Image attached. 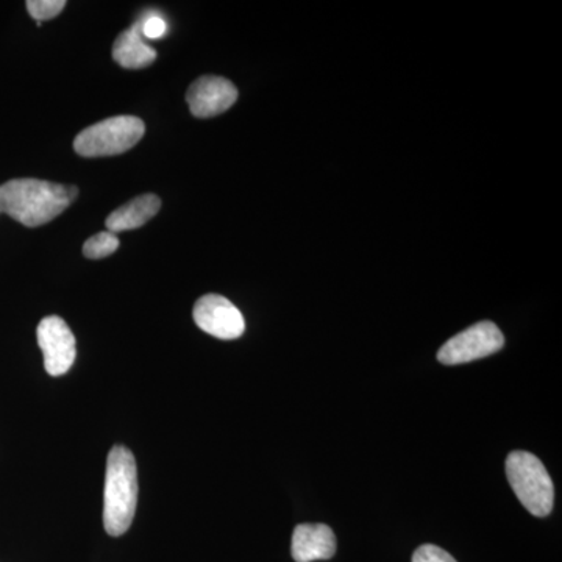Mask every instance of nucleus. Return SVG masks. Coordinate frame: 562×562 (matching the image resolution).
Masks as SVG:
<instances>
[{
	"instance_id": "nucleus-1",
	"label": "nucleus",
	"mask_w": 562,
	"mask_h": 562,
	"mask_svg": "<svg viewBox=\"0 0 562 562\" xmlns=\"http://www.w3.org/2000/svg\"><path fill=\"white\" fill-rule=\"evenodd\" d=\"M70 201L65 184L36 179L0 184V214H9L25 227H40L60 216Z\"/></svg>"
},
{
	"instance_id": "nucleus-2",
	"label": "nucleus",
	"mask_w": 562,
	"mask_h": 562,
	"mask_svg": "<svg viewBox=\"0 0 562 562\" xmlns=\"http://www.w3.org/2000/svg\"><path fill=\"white\" fill-rule=\"evenodd\" d=\"M138 491V471L132 450L114 446L106 460L103 491V527L113 538H120L132 527Z\"/></svg>"
},
{
	"instance_id": "nucleus-3",
	"label": "nucleus",
	"mask_w": 562,
	"mask_h": 562,
	"mask_svg": "<svg viewBox=\"0 0 562 562\" xmlns=\"http://www.w3.org/2000/svg\"><path fill=\"white\" fill-rule=\"evenodd\" d=\"M506 476L514 494L536 517L552 513L554 487L539 458L528 452H513L506 458Z\"/></svg>"
},
{
	"instance_id": "nucleus-4",
	"label": "nucleus",
	"mask_w": 562,
	"mask_h": 562,
	"mask_svg": "<svg viewBox=\"0 0 562 562\" xmlns=\"http://www.w3.org/2000/svg\"><path fill=\"white\" fill-rule=\"evenodd\" d=\"M144 132L146 125L139 117H110L80 132L74 140V149L85 158L113 157L135 147Z\"/></svg>"
},
{
	"instance_id": "nucleus-5",
	"label": "nucleus",
	"mask_w": 562,
	"mask_h": 562,
	"mask_svg": "<svg viewBox=\"0 0 562 562\" xmlns=\"http://www.w3.org/2000/svg\"><path fill=\"white\" fill-rule=\"evenodd\" d=\"M503 344L505 338L494 322H479L443 344L438 351V360L446 366L464 364L497 353Z\"/></svg>"
},
{
	"instance_id": "nucleus-6",
	"label": "nucleus",
	"mask_w": 562,
	"mask_h": 562,
	"mask_svg": "<svg viewBox=\"0 0 562 562\" xmlns=\"http://www.w3.org/2000/svg\"><path fill=\"white\" fill-rule=\"evenodd\" d=\"M40 349L44 355V368L52 376L65 375L72 368L77 357L76 336L61 317H44L40 322Z\"/></svg>"
},
{
	"instance_id": "nucleus-7",
	"label": "nucleus",
	"mask_w": 562,
	"mask_h": 562,
	"mask_svg": "<svg viewBox=\"0 0 562 562\" xmlns=\"http://www.w3.org/2000/svg\"><path fill=\"white\" fill-rule=\"evenodd\" d=\"M192 316L202 331L224 341L241 338L246 330L241 312L222 295H203L195 302Z\"/></svg>"
},
{
	"instance_id": "nucleus-8",
	"label": "nucleus",
	"mask_w": 562,
	"mask_h": 562,
	"mask_svg": "<svg viewBox=\"0 0 562 562\" xmlns=\"http://www.w3.org/2000/svg\"><path fill=\"white\" fill-rule=\"evenodd\" d=\"M238 90L231 80L224 77H201L188 88L187 102L191 113L201 120L217 116L235 105Z\"/></svg>"
},
{
	"instance_id": "nucleus-9",
	"label": "nucleus",
	"mask_w": 562,
	"mask_h": 562,
	"mask_svg": "<svg viewBox=\"0 0 562 562\" xmlns=\"http://www.w3.org/2000/svg\"><path fill=\"white\" fill-rule=\"evenodd\" d=\"M292 558L295 562L331 560L336 553V536L328 525L302 524L292 532Z\"/></svg>"
},
{
	"instance_id": "nucleus-10",
	"label": "nucleus",
	"mask_w": 562,
	"mask_h": 562,
	"mask_svg": "<svg viewBox=\"0 0 562 562\" xmlns=\"http://www.w3.org/2000/svg\"><path fill=\"white\" fill-rule=\"evenodd\" d=\"M161 209L160 198L155 194H144L133 199L132 202L125 203L121 209L113 211L106 217V228L109 232L116 233L135 231L143 227L151 217L157 216Z\"/></svg>"
},
{
	"instance_id": "nucleus-11",
	"label": "nucleus",
	"mask_w": 562,
	"mask_h": 562,
	"mask_svg": "<svg viewBox=\"0 0 562 562\" xmlns=\"http://www.w3.org/2000/svg\"><path fill=\"white\" fill-rule=\"evenodd\" d=\"M113 58L125 69L147 68L157 60V50L150 47L140 35L139 22L121 33L120 38L114 41Z\"/></svg>"
},
{
	"instance_id": "nucleus-12",
	"label": "nucleus",
	"mask_w": 562,
	"mask_h": 562,
	"mask_svg": "<svg viewBox=\"0 0 562 562\" xmlns=\"http://www.w3.org/2000/svg\"><path fill=\"white\" fill-rule=\"evenodd\" d=\"M117 249H120L117 236L111 232H101L85 243L83 255L90 260H102V258L110 257Z\"/></svg>"
},
{
	"instance_id": "nucleus-13",
	"label": "nucleus",
	"mask_w": 562,
	"mask_h": 562,
	"mask_svg": "<svg viewBox=\"0 0 562 562\" xmlns=\"http://www.w3.org/2000/svg\"><path fill=\"white\" fill-rule=\"evenodd\" d=\"M65 0H29L27 10L36 22L49 21L65 10Z\"/></svg>"
},
{
	"instance_id": "nucleus-14",
	"label": "nucleus",
	"mask_w": 562,
	"mask_h": 562,
	"mask_svg": "<svg viewBox=\"0 0 562 562\" xmlns=\"http://www.w3.org/2000/svg\"><path fill=\"white\" fill-rule=\"evenodd\" d=\"M413 562H458L452 554L438 546L425 543L413 554Z\"/></svg>"
},
{
	"instance_id": "nucleus-15",
	"label": "nucleus",
	"mask_w": 562,
	"mask_h": 562,
	"mask_svg": "<svg viewBox=\"0 0 562 562\" xmlns=\"http://www.w3.org/2000/svg\"><path fill=\"white\" fill-rule=\"evenodd\" d=\"M139 24L140 35L149 40L161 38V36L166 35V31H168V24H166V21L162 20L161 16H157V14L146 18L144 21H139Z\"/></svg>"
},
{
	"instance_id": "nucleus-16",
	"label": "nucleus",
	"mask_w": 562,
	"mask_h": 562,
	"mask_svg": "<svg viewBox=\"0 0 562 562\" xmlns=\"http://www.w3.org/2000/svg\"><path fill=\"white\" fill-rule=\"evenodd\" d=\"M66 190H68V198L70 203L76 201L77 195H79V188L74 187V184H70V187H66Z\"/></svg>"
}]
</instances>
